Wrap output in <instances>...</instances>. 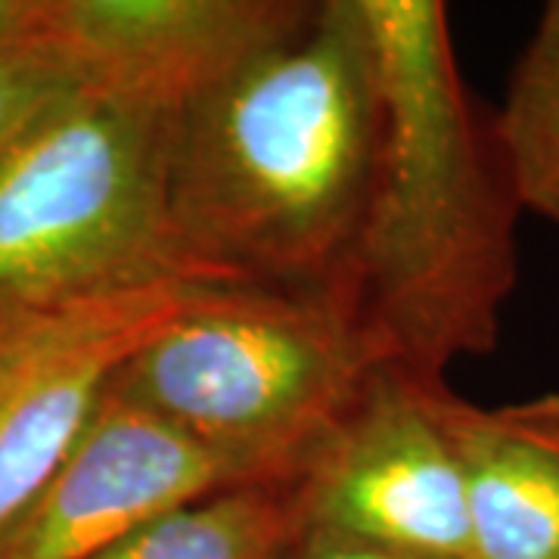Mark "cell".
I'll return each instance as SVG.
<instances>
[{
  "label": "cell",
  "mask_w": 559,
  "mask_h": 559,
  "mask_svg": "<svg viewBox=\"0 0 559 559\" xmlns=\"http://www.w3.org/2000/svg\"><path fill=\"white\" fill-rule=\"evenodd\" d=\"M380 131L364 3H308L180 109L168 200L190 271L212 286L345 296Z\"/></svg>",
  "instance_id": "obj_1"
},
{
  "label": "cell",
  "mask_w": 559,
  "mask_h": 559,
  "mask_svg": "<svg viewBox=\"0 0 559 559\" xmlns=\"http://www.w3.org/2000/svg\"><path fill=\"white\" fill-rule=\"evenodd\" d=\"M382 87L377 175L345 299L382 364L448 382L491 355L520 280V200L460 79L441 0H360Z\"/></svg>",
  "instance_id": "obj_2"
},
{
  "label": "cell",
  "mask_w": 559,
  "mask_h": 559,
  "mask_svg": "<svg viewBox=\"0 0 559 559\" xmlns=\"http://www.w3.org/2000/svg\"><path fill=\"white\" fill-rule=\"evenodd\" d=\"M178 116L153 94L79 79L22 128L0 153V320L202 283L171 224Z\"/></svg>",
  "instance_id": "obj_3"
},
{
  "label": "cell",
  "mask_w": 559,
  "mask_h": 559,
  "mask_svg": "<svg viewBox=\"0 0 559 559\" xmlns=\"http://www.w3.org/2000/svg\"><path fill=\"white\" fill-rule=\"evenodd\" d=\"M380 367L342 293L209 286L121 364L109 389L246 481H293Z\"/></svg>",
  "instance_id": "obj_4"
},
{
  "label": "cell",
  "mask_w": 559,
  "mask_h": 559,
  "mask_svg": "<svg viewBox=\"0 0 559 559\" xmlns=\"http://www.w3.org/2000/svg\"><path fill=\"white\" fill-rule=\"evenodd\" d=\"M382 364L293 479L305 535L411 559H469L466 485L441 395Z\"/></svg>",
  "instance_id": "obj_5"
},
{
  "label": "cell",
  "mask_w": 559,
  "mask_h": 559,
  "mask_svg": "<svg viewBox=\"0 0 559 559\" xmlns=\"http://www.w3.org/2000/svg\"><path fill=\"white\" fill-rule=\"evenodd\" d=\"M209 283H162L0 320V535L57 473L121 364Z\"/></svg>",
  "instance_id": "obj_6"
},
{
  "label": "cell",
  "mask_w": 559,
  "mask_h": 559,
  "mask_svg": "<svg viewBox=\"0 0 559 559\" xmlns=\"http://www.w3.org/2000/svg\"><path fill=\"white\" fill-rule=\"evenodd\" d=\"M246 481L109 385L57 473L0 535V559H97L165 513Z\"/></svg>",
  "instance_id": "obj_7"
},
{
  "label": "cell",
  "mask_w": 559,
  "mask_h": 559,
  "mask_svg": "<svg viewBox=\"0 0 559 559\" xmlns=\"http://www.w3.org/2000/svg\"><path fill=\"white\" fill-rule=\"evenodd\" d=\"M311 0H44V20L79 79L124 84L187 106Z\"/></svg>",
  "instance_id": "obj_8"
},
{
  "label": "cell",
  "mask_w": 559,
  "mask_h": 559,
  "mask_svg": "<svg viewBox=\"0 0 559 559\" xmlns=\"http://www.w3.org/2000/svg\"><path fill=\"white\" fill-rule=\"evenodd\" d=\"M457 448L469 559H559V392L481 407L441 395Z\"/></svg>",
  "instance_id": "obj_9"
},
{
  "label": "cell",
  "mask_w": 559,
  "mask_h": 559,
  "mask_svg": "<svg viewBox=\"0 0 559 559\" xmlns=\"http://www.w3.org/2000/svg\"><path fill=\"white\" fill-rule=\"evenodd\" d=\"M301 535L293 481H255L178 507L97 559H289Z\"/></svg>",
  "instance_id": "obj_10"
},
{
  "label": "cell",
  "mask_w": 559,
  "mask_h": 559,
  "mask_svg": "<svg viewBox=\"0 0 559 559\" xmlns=\"http://www.w3.org/2000/svg\"><path fill=\"white\" fill-rule=\"evenodd\" d=\"M491 131L522 212L559 230V0L540 10Z\"/></svg>",
  "instance_id": "obj_11"
},
{
  "label": "cell",
  "mask_w": 559,
  "mask_h": 559,
  "mask_svg": "<svg viewBox=\"0 0 559 559\" xmlns=\"http://www.w3.org/2000/svg\"><path fill=\"white\" fill-rule=\"evenodd\" d=\"M72 81L79 72L47 28L44 0H0V153Z\"/></svg>",
  "instance_id": "obj_12"
},
{
  "label": "cell",
  "mask_w": 559,
  "mask_h": 559,
  "mask_svg": "<svg viewBox=\"0 0 559 559\" xmlns=\"http://www.w3.org/2000/svg\"><path fill=\"white\" fill-rule=\"evenodd\" d=\"M289 559H411L389 554V550H377V547H364V544H348V540L333 538H314V535H301L296 550Z\"/></svg>",
  "instance_id": "obj_13"
}]
</instances>
